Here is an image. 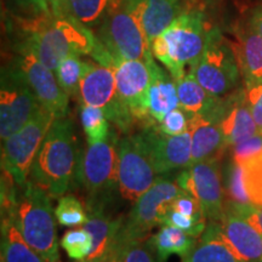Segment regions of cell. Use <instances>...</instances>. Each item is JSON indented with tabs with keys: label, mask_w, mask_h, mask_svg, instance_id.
Here are the masks:
<instances>
[{
	"label": "cell",
	"mask_w": 262,
	"mask_h": 262,
	"mask_svg": "<svg viewBox=\"0 0 262 262\" xmlns=\"http://www.w3.org/2000/svg\"><path fill=\"white\" fill-rule=\"evenodd\" d=\"M243 186L249 203L262 206V156L243 164Z\"/></svg>",
	"instance_id": "836d02e7"
},
{
	"label": "cell",
	"mask_w": 262,
	"mask_h": 262,
	"mask_svg": "<svg viewBox=\"0 0 262 262\" xmlns=\"http://www.w3.org/2000/svg\"><path fill=\"white\" fill-rule=\"evenodd\" d=\"M80 122L88 143H95L106 140L112 131L110 126L111 122L107 119L106 113L102 108L81 104Z\"/></svg>",
	"instance_id": "f546056e"
},
{
	"label": "cell",
	"mask_w": 262,
	"mask_h": 262,
	"mask_svg": "<svg viewBox=\"0 0 262 262\" xmlns=\"http://www.w3.org/2000/svg\"><path fill=\"white\" fill-rule=\"evenodd\" d=\"M79 98L81 104L102 108L114 129L123 135L133 134L139 124L117 93L116 74L112 67L96 61H86V70L81 78Z\"/></svg>",
	"instance_id": "ba28073f"
},
{
	"label": "cell",
	"mask_w": 262,
	"mask_h": 262,
	"mask_svg": "<svg viewBox=\"0 0 262 262\" xmlns=\"http://www.w3.org/2000/svg\"><path fill=\"white\" fill-rule=\"evenodd\" d=\"M17 56L14 63L24 77L35 97L48 112L55 118L67 117L70 107V96L58 84L55 71L50 70L27 50H16Z\"/></svg>",
	"instance_id": "9a60e30c"
},
{
	"label": "cell",
	"mask_w": 262,
	"mask_h": 262,
	"mask_svg": "<svg viewBox=\"0 0 262 262\" xmlns=\"http://www.w3.org/2000/svg\"><path fill=\"white\" fill-rule=\"evenodd\" d=\"M79 152L74 124L67 117L57 118L35 156L29 180L51 199L62 196L75 175Z\"/></svg>",
	"instance_id": "7a4b0ae2"
},
{
	"label": "cell",
	"mask_w": 262,
	"mask_h": 262,
	"mask_svg": "<svg viewBox=\"0 0 262 262\" xmlns=\"http://www.w3.org/2000/svg\"><path fill=\"white\" fill-rule=\"evenodd\" d=\"M113 70L118 96L136 119L140 130L157 125L147 113V95L152 79L148 61L113 60Z\"/></svg>",
	"instance_id": "5bb4252c"
},
{
	"label": "cell",
	"mask_w": 262,
	"mask_h": 262,
	"mask_svg": "<svg viewBox=\"0 0 262 262\" xmlns=\"http://www.w3.org/2000/svg\"><path fill=\"white\" fill-rule=\"evenodd\" d=\"M54 212L51 196L47 192L29 179L19 185L12 219L25 241L49 262H58L60 258Z\"/></svg>",
	"instance_id": "277c9868"
},
{
	"label": "cell",
	"mask_w": 262,
	"mask_h": 262,
	"mask_svg": "<svg viewBox=\"0 0 262 262\" xmlns=\"http://www.w3.org/2000/svg\"><path fill=\"white\" fill-rule=\"evenodd\" d=\"M150 244L155 249L158 262H166L171 255L185 257L195 247L198 238L173 226H162L152 237Z\"/></svg>",
	"instance_id": "484cf974"
},
{
	"label": "cell",
	"mask_w": 262,
	"mask_h": 262,
	"mask_svg": "<svg viewBox=\"0 0 262 262\" xmlns=\"http://www.w3.org/2000/svg\"><path fill=\"white\" fill-rule=\"evenodd\" d=\"M188 131L192 139V164L220 162L229 147L219 123L210 117L194 114L189 118Z\"/></svg>",
	"instance_id": "ffe728a7"
},
{
	"label": "cell",
	"mask_w": 262,
	"mask_h": 262,
	"mask_svg": "<svg viewBox=\"0 0 262 262\" xmlns=\"http://www.w3.org/2000/svg\"><path fill=\"white\" fill-rule=\"evenodd\" d=\"M119 135L112 129L110 136L100 142L88 143L79 152L74 178L85 195V205L112 204L114 193L119 192L117 176Z\"/></svg>",
	"instance_id": "5b68a950"
},
{
	"label": "cell",
	"mask_w": 262,
	"mask_h": 262,
	"mask_svg": "<svg viewBox=\"0 0 262 262\" xmlns=\"http://www.w3.org/2000/svg\"><path fill=\"white\" fill-rule=\"evenodd\" d=\"M180 108L189 116L203 114L208 116L219 102V98L212 96L199 84L191 71L187 72L179 81H176Z\"/></svg>",
	"instance_id": "cb8c5ba5"
},
{
	"label": "cell",
	"mask_w": 262,
	"mask_h": 262,
	"mask_svg": "<svg viewBox=\"0 0 262 262\" xmlns=\"http://www.w3.org/2000/svg\"><path fill=\"white\" fill-rule=\"evenodd\" d=\"M232 33L234 40L229 41L237 57L244 85L261 81L262 38L248 24L235 26Z\"/></svg>",
	"instance_id": "44dd1931"
},
{
	"label": "cell",
	"mask_w": 262,
	"mask_h": 262,
	"mask_svg": "<svg viewBox=\"0 0 262 262\" xmlns=\"http://www.w3.org/2000/svg\"><path fill=\"white\" fill-rule=\"evenodd\" d=\"M0 262H5L4 260H3V258H2V260H0Z\"/></svg>",
	"instance_id": "bcb514c9"
},
{
	"label": "cell",
	"mask_w": 262,
	"mask_h": 262,
	"mask_svg": "<svg viewBox=\"0 0 262 262\" xmlns=\"http://www.w3.org/2000/svg\"><path fill=\"white\" fill-rule=\"evenodd\" d=\"M117 153L119 194L125 201L135 203L152 187L158 173L139 131L119 136Z\"/></svg>",
	"instance_id": "9c48e42d"
},
{
	"label": "cell",
	"mask_w": 262,
	"mask_h": 262,
	"mask_svg": "<svg viewBox=\"0 0 262 262\" xmlns=\"http://www.w3.org/2000/svg\"><path fill=\"white\" fill-rule=\"evenodd\" d=\"M248 25L262 38V6H258V8L253 10V12L249 16Z\"/></svg>",
	"instance_id": "ee69618b"
},
{
	"label": "cell",
	"mask_w": 262,
	"mask_h": 262,
	"mask_svg": "<svg viewBox=\"0 0 262 262\" xmlns=\"http://www.w3.org/2000/svg\"><path fill=\"white\" fill-rule=\"evenodd\" d=\"M2 258L5 262H49L25 241L11 216H2Z\"/></svg>",
	"instance_id": "d4e9b609"
},
{
	"label": "cell",
	"mask_w": 262,
	"mask_h": 262,
	"mask_svg": "<svg viewBox=\"0 0 262 262\" xmlns=\"http://www.w3.org/2000/svg\"><path fill=\"white\" fill-rule=\"evenodd\" d=\"M98 262H120V260H119V256H118L116 249H113L107 256H104L102 260H100Z\"/></svg>",
	"instance_id": "f6af8a7d"
},
{
	"label": "cell",
	"mask_w": 262,
	"mask_h": 262,
	"mask_svg": "<svg viewBox=\"0 0 262 262\" xmlns=\"http://www.w3.org/2000/svg\"><path fill=\"white\" fill-rule=\"evenodd\" d=\"M10 17L31 19L52 15L48 0H4Z\"/></svg>",
	"instance_id": "e575fe53"
},
{
	"label": "cell",
	"mask_w": 262,
	"mask_h": 262,
	"mask_svg": "<svg viewBox=\"0 0 262 262\" xmlns=\"http://www.w3.org/2000/svg\"><path fill=\"white\" fill-rule=\"evenodd\" d=\"M158 176L188 169L192 165V139L189 131L166 135L157 125L139 131Z\"/></svg>",
	"instance_id": "2e32d148"
},
{
	"label": "cell",
	"mask_w": 262,
	"mask_h": 262,
	"mask_svg": "<svg viewBox=\"0 0 262 262\" xmlns=\"http://www.w3.org/2000/svg\"><path fill=\"white\" fill-rule=\"evenodd\" d=\"M52 15L56 17H64V16H72L70 12V5L68 0H48Z\"/></svg>",
	"instance_id": "7bdbcfd3"
},
{
	"label": "cell",
	"mask_w": 262,
	"mask_h": 262,
	"mask_svg": "<svg viewBox=\"0 0 262 262\" xmlns=\"http://www.w3.org/2000/svg\"><path fill=\"white\" fill-rule=\"evenodd\" d=\"M225 193L228 201L237 203H249L243 186V166L232 160L225 168Z\"/></svg>",
	"instance_id": "d590c367"
},
{
	"label": "cell",
	"mask_w": 262,
	"mask_h": 262,
	"mask_svg": "<svg viewBox=\"0 0 262 262\" xmlns=\"http://www.w3.org/2000/svg\"><path fill=\"white\" fill-rule=\"evenodd\" d=\"M61 247L68 257L83 262L93 250V237L84 227L70 229L62 237Z\"/></svg>",
	"instance_id": "d6a6232c"
},
{
	"label": "cell",
	"mask_w": 262,
	"mask_h": 262,
	"mask_svg": "<svg viewBox=\"0 0 262 262\" xmlns=\"http://www.w3.org/2000/svg\"><path fill=\"white\" fill-rule=\"evenodd\" d=\"M86 70V61L81 60L80 56L66 57L58 63L55 70V74L58 80V84L68 96H79L80 81Z\"/></svg>",
	"instance_id": "f1b7e54d"
},
{
	"label": "cell",
	"mask_w": 262,
	"mask_h": 262,
	"mask_svg": "<svg viewBox=\"0 0 262 262\" xmlns=\"http://www.w3.org/2000/svg\"><path fill=\"white\" fill-rule=\"evenodd\" d=\"M114 0H68L70 12L75 19L90 29H97L103 22Z\"/></svg>",
	"instance_id": "83f0119b"
},
{
	"label": "cell",
	"mask_w": 262,
	"mask_h": 262,
	"mask_svg": "<svg viewBox=\"0 0 262 262\" xmlns=\"http://www.w3.org/2000/svg\"><path fill=\"white\" fill-rule=\"evenodd\" d=\"M189 71L215 97L227 96L237 90L242 78L231 41L219 28L208 29L203 54Z\"/></svg>",
	"instance_id": "52a82bcc"
},
{
	"label": "cell",
	"mask_w": 262,
	"mask_h": 262,
	"mask_svg": "<svg viewBox=\"0 0 262 262\" xmlns=\"http://www.w3.org/2000/svg\"><path fill=\"white\" fill-rule=\"evenodd\" d=\"M110 205L91 204L85 205L88 211V221L83 227L89 231L93 237V250L83 262H98L113 250L122 229L124 217L111 214Z\"/></svg>",
	"instance_id": "d6986e66"
},
{
	"label": "cell",
	"mask_w": 262,
	"mask_h": 262,
	"mask_svg": "<svg viewBox=\"0 0 262 262\" xmlns=\"http://www.w3.org/2000/svg\"><path fill=\"white\" fill-rule=\"evenodd\" d=\"M189 118L191 116L188 113H186L182 108L178 107L166 114L162 122L157 124V127L166 135H181L188 131Z\"/></svg>",
	"instance_id": "f35d334b"
},
{
	"label": "cell",
	"mask_w": 262,
	"mask_h": 262,
	"mask_svg": "<svg viewBox=\"0 0 262 262\" xmlns=\"http://www.w3.org/2000/svg\"><path fill=\"white\" fill-rule=\"evenodd\" d=\"M55 217L64 227H79L88 221V211L74 195H62L55 208Z\"/></svg>",
	"instance_id": "1f68e13d"
},
{
	"label": "cell",
	"mask_w": 262,
	"mask_h": 262,
	"mask_svg": "<svg viewBox=\"0 0 262 262\" xmlns=\"http://www.w3.org/2000/svg\"><path fill=\"white\" fill-rule=\"evenodd\" d=\"M211 224L219 237L242 262H262V235L245 219L225 209L224 217Z\"/></svg>",
	"instance_id": "e0dca14e"
},
{
	"label": "cell",
	"mask_w": 262,
	"mask_h": 262,
	"mask_svg": "<svg viewBox=\"0 0 262 262\" xmlns=\"http://www.w3.org/2000/svg\"><path fill=\"white\" fill-rule=\"evenodd\" d=\"M95 34L113 60L149 61L155 57L131 0H114Z\"/></svg>",
	"instance_id": "8992f818"
},
{
	"label": "cell",
	"mask_w": 262,
	"mask_h": 262,
	"mask_svg": "<svg viewBox=\"0 0 262 262\" xmlns=\"http://www.w3.org/2000/svg\"><path fill=\"white\" fill-rule=\"evenodd\" d=\"M10 25L18 39L15 50L32 52L52 71L66 57L91 55L98 41L93 29L73 16L49 15L31 19L10 17Z\"/></svg>",
	"instance_id": "6da1fadb"
},
{
	"label": "cell",
	"mask_w": 262,
	"mask_h": 262,
	"mask_svg": "<svg viewBox=\"0 0 262 262\" xmlns=\"http://www.w3.org/2000/svg\"><path fill=\"white\" fill-rule=\"evenodd\" d=\"M219 163H193L176 178L180 188L194 196L210 222H219L225 215V188Z\"/></svg>",
	"instance_id": "4fadbf2b"
},
{
	"label": "cell",
	"mask_w": 262,
	"mask_h": 262,
	"mask_svg": "<svg viewBox=\"0 0 262 262\" xmlns=\"http://www.w3.org/2000/svg\"><path fill=\"white\" fill-rule=\"evenodd\" d=\"M113 249H116L120 262H158L149 237L118 241Z\"/></svg>",
	"instance_id": "4dcf8cb0"
},
{
	"label": "cell",
	"mask_w": 262,
	"mask_h": 262,
	"mask_svg": "<svg viewBox=\"0 0 262 262\" xmlns=\"http://www.w3.org/2000/svg\"><path fill=\"white\" fill-rule=\"evenodd\" d=\"M182 262H242L225 242L216 233L214 226L210 222L204 233L196 242L195 247L185 257Z\"/></svg>",
	"instance_id": "4316f807"
},
{
	"label": "cell",
	"mask_w": 262,
	"mask_h": 262,
	"mask_svg": "<svg viewBox=\"0 0 262 262\" xmlns=\"http://www.w3.org/2000/svg\"><path fill=\"white\" fill-rule=\"evenodd\" d=\"M55 119L44 108L22 129L3 141L2 168L8 170L18 185L28 181L35 156Z\"/></svg>",
	"instance_id": "7c38bea8"
},
{
	"label": "cell",
	"mask_w": 262,
	"mask_h": 262,
	"mask_svg": "<svg viewBox=\"0 0 262 262\" xmlns=\"http://www.w3.org/2000/svg\"><path fill=\"white\" fill-rule=\"evenodd\" d=\"M225 209L242 216L249 224L253 225L262 235V206L254 205L251 203H237L227 199L225 202Z\"/></svg>",
	"instance_id": "ab89813d"
},
{
	"label": "cell",
	"mask_w": 262,
	"mask_h": 262,
	"mask_svg": "<svg viewBox=\"0 0 262 262\" xmlns=\"http://www.w3.org/2000/svg\"><path fill=\"white\" fill-rule=\"evenodd\" d=\"M44 110L22 72L12 62L2 71L0 81V136L4 141L22 129Z\"/></svg>",
	"instance_id": "30bf717a"
},
{
	"label": "cell",
	"mask_w": 262,
	"mask_h": 262,
	"mask_svg": "<svg viewBox=\"0 0 262 262\" xmlns=\"http://www.w3.org/2000/svg\"><path fill=\"white\" fill-rule=\"evenodd\" d=\"M148 64L152 79L147 95V113L158 124L169 112L180 107L178 86L168 72L157 64L155 57L150 58Z\"/></svg>",
	"instance_id": "7402d4cb"
},
{
	"label": "cell",
	"mask_w": 262,
	"mask_h": 262,
	"mask_svg": "<svg viewBox=\"0 0 262 262\" xmlns=\"http://www.w3.org/2000/svg\"><path fill=\"white\" fill-rule=\"evenodd\" d=\"M208 29L199 10L185 11L150 44L153 56L173 80L179 81L198 62L205 48Z\"/></svg>",
	"instance_id": "3957f363"
},
{
	"label": "cell",
	"mask_w": 262,
	"mask_h": 262,
	"mask_svg": "<svg viewBox=\"0 0 262 262\" xmlns=\"http://www.w3.org/2000/svg\"><path fill=\"white\" fill-rule=\"evenodd\" d=\"M219 125L229 148L239 141L260 133L248 106L244 88H238L232 94L222 97Z\"/></svg>",
	"instance_id": "ac0fdd59"
},
{
	"label": "cell",
	"mask_w": 262,
	"mask_h": 262,
	"mask_svg": "<svg viewBox=\"0 0 262 262\" xmlns=\"http://www.w3.org/2000/svg\"><path fill=\"white\" fill-rule=\"evenodd\" d=\"M245 97L255 123L262 133V80L244 85Z\"/></svg>",
	"instance_id": "b9f144b4"
},
{
	"label": "cell",
	"mask_w": 262,
	"mask_h": 262,
	"mask_svg": "<svg viewBox=\"0 0 262 262\" xmlns=\"http://www.w3.org/2000/svg\"><path fill=\"white\" fill-rule=\"evenodd\" d=\"M170 208L173 209V210L181 212L183 215L191 216V217L194 219H206L204 214V210H203L202 205L199 204V202L189 193L182 191L180 192V194L173 199L172 204ZM208 220V219H206Z\"/></svg>",
	"instance_id": "60d3db41"
},
{
	"label": "cell",
	"mask_w": 262,
	"mask_h": 262,
	"mask_svg": "<svg viewBox=\"0 0 262 262\" xmlns=\"http://www.w3.org/2000/svg\"><path fill=\"white\" fill-rule=\"evenodd\" d=\"M180 192L181 188L176 179H166V176L157 179L152 187L135 202L127 217L124 219L118 241L148 238L150 231L162 225L164 215Z\"/></svg>",
	"instance_id": "8fae6325"
},
{
	"label": "cell",
	"mask_w": 262,
	"mask_h": 262,
	"mask_svg": "<svg viewBox=\"0 0 262 262\" xmlns=\"http://www.w3.org/2000/svg\"><path fill=\"white\" fill-rule=\"evenodd\" d=\"M262 156V133L239 141L232 146V160L239 165Z\"/></svg>",
	"instance_id": "74e56055"
},
{
	"label": "cell",
	"mask_w": 262,
	"mask_h": 262,
	"mask_svg": "<svg viewBox=\"0 0 262 262\" xmlns=\"http://www.w3.org/2000/svg\"><path fill=\"white\" fill-rule=\"evenodd\" d=\"M181 2H182V0H181Z\"/></svg>",
	"instance_id": "7dc6e473"
},
{
	"label": "cell",
	"mask_w": 262,
	"mask_h": 262,
	"mask_svg": "<svg viewBox=\"0 0 262 262\" xmlns=\"http://www.w3.org/2000/svg\"><path fill=\"white\" fill-rule=\"evenodd\" d=\"M131 2L140 16L149 45L182 12H185V10H182L181 0H131Z\"/></svg>",
	"instance_id": "603a6c76"
},
{
	"label": "cell",
	"mask_w": 262,
	"mask_h": 262,
	"mask_svg": "<svg viewBox=\"0 0 262 262\" xmlns=\"http://www.w3.org/2000/svg\"><path fill=\"white\" fill-rule=\"evenodd\" d=\"M160 226H173V227L183 229L193 237L201 238L206 228V219L191 217V216L183 215L170 208L164 215Z\"/></svg>",
	"instance_id": "8d00e7d4"
}]
</instances>
